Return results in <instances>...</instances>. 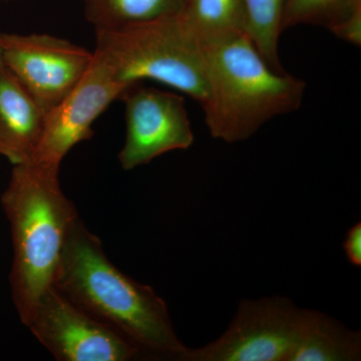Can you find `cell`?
<instances>
[{
  "label": "cell",
  "mask_w": 361,
  "mask_h": 361,
  "mask_svg": "<svg viewBox=\"0 0 361 361\" xmlns=\"http://www.w3.org/2000/svg\"><path fill=\"white\" fill-rule=\"evenodd\" d=\"M180 16L203 44L247 33L244 0H185Z\"/></svg>",
  "instance_id": "14"
},
{
  "label": "cell",
  "mask_w": 361,
  "mask_h": 361,
  "mask_svg": "<svg viewBox=\"0 0 361 361\" xmlns=\"http://www.w3.org/2000/svg\"><path fill=\"white\" fill-rule=\"evenodd\" d=\"M54 287L144 357L182 360L187 348L176 334L164 299L116 268L80 218L66 238Z\"/></svg>",
  "instance_id": "1"
},
{
  "label": "cell",
  "mask_w": 361,
  "mask_h": 361,
  "mask_svg": "<svg viewBox=\"0 0 361 361\" xmlns=\"http://www.w3.org/2000/svg\"><path fill=\"white\" fill-rule=\"evenodd\" d=\"M0 155L4 156V149L2 146L1 140H0Z\"/></svg>",
  "instance_id": "17"
},
{
  "label": "cell",
  "mask_w": 361,
  "mask_h": 361,
  "mask_svg": "<svg viewBox=\"0 0 361 361\" xmlns=\"http://www.w3.org/2000/svg\"><path fill=\"white\" fill-rule=\"evenodd\" d=\"M0 1H8V0H0Z\"/></svg>",
  "instance_id": "19"
},
{
  "label": "cell",
  "mask_w": 361,
  "mask_h": 361,
  "mask_svg": "<svg viewBox=\"0 0 361 361\" xmlns=\"http://www.w3.org/2000/svg\"><path fill=\"white\" fill-rule=\"evenodd\" d=\"M4 66V63H2L1 51H0V66Z\"/></svg>",
  "instance_id": "18"
},
{
  "label": "cell",
  "mask_w": 361,
  "mask_h": 361,
  "mask_svg": "<svg viewBox=\"0 0 361 361\" xmlns=\"http://www.w3.org/2000/svg\"><path fill=\"white\" fill-rule=\"evenodd\" d=\"M286 0H244L246 32L274 70L285 71L279 58V39Z\"/></svg>",
  "instance_id": "15"
},
{
  "label": "cell",
  "mask_w": 361,
  "mask_h": 361,
  "mask_svg": "<svg viewBox=\"0 0 361 361\" xmlns=\"http://www.w3.org/2000/svg\"><path fill=\"white\" fill-rule=\"evenodd\" d=\"M2 63L49 113L77 87L94 52L49 35L0 32Z\"/></svg>",
  "instance_id": "6"
},
{
  "label": "cell",
  "mask_w": 361,
  "mask_h": 361,
  "mask_svg": "<svg viewBox=\"0 0 361 361\" xmlns=\"http://www.w3.org/2000/svg\"><path fill=\"white\" fill-rule=\"evenodd\" d=\"M94 54L123 85L151 80L199 104L207 94L205 47L179 16L96 32Z\"/></svg>",
  "instance_id": "4"
},
{
  "label": "cell",
  "mask_w": 361,
  "mask_h": 361,
  "mask_svg": "<svg viewBox=\"0 0 361 361\" xmlns=\"http://www.w3.org/2000/svg\"><path fill=\"white\" fill-rule=\"evenodd\" d=\"M47 113L6 66H0V140L13 165L28 163L44 130Z\"/></svg>",
  "instance_id": "10"
},
{
  "label": "cell",
  "mask_w": 361,
  "mask_h": 361,
  "mask_svg": "<svg viewBox=\"0 0 361 361\" xmlns=\"http://www.w3.org/2000/svg\"><path fill=\"white\" fill-rule=\"evenodd\" d=\"M127 135L118 161L134 170L169 152L191 148L195 141L185 101L175 92L139 84L123 92Z\"/></svg>",
  "instance_id": "8"
},
{
  "label": "cell",
  "mask_w": 361,
  "mask_h": 361,
  "mask_svg": "<svg viewBox=\"0 0 361 361\" xmlns=\"http://www.w3.org/2000/svg\"><path fill=\"white\" fill-rule=\"evenodd\" d=\"M299 25L322 26L344 42L361 44V0H286L282 32Z\"/></svg>",
  "instance_id": "11"
},
{
  "label": "cell",
  "mask_w": 361,
  "mask_h": 361,
  "mask_svg": "<svg viewBox=\"0 0 361 361\" xmlns=\"http://www.w3.org/2000/svg\"><path fill=\"white\" fill-rule=\"evenodd\" d=\"M310 314L285 297L242 301L220 338L187 348L180 361H289Z\"/></svg>",
  "instance_id": "5"
},
{
  "label": "cell",
  "mask_w": 361,
  "mask_h": 361,
  "mask_svg": "<svg viewBox=\"0 0 361 361\" xmlns=\"http://www.w3.org/2000/svg\"><path fill=\"white\" fill-rule=\"evenodd\" d=\"M59 175L35 164H18L1 196L13 246L11 295L25 326L39 299L54 286L66 238L80 218Z\"/></svg>",
  "instance_id": "2"
},
{
  "label": "cell",
  "mask_w": 361,
  "mask_h": 361,
  "mask_svg": "<svg viewBox=\"0 0 361 361\" xmlns=\"http://www.w3.org/2000/svg\"><path fill=\"white\" fill-rule=\"evenodd\" d=\"M33 336L59 361H132L141 351L51 287L27 324Z\"/></svg>",
  "instance_id": "7"
},
{
  "label": "cell",
  "mask_w": 361,
  "mask_h": 361,
  "mask_svg": "<svg viewBox=\"0 0 361 361\" xmlns=\"http://www.w3.org/2000/svg\"><path fill=\"white\" fill-rule=\"evenodd\" d=\"M205 47V122L214 139L245 141L276 116L300 109L306 84L274 70L247 33Z\"/></svg>",
  "instance_id": "3"
},
{
  "label": "cell",
  "mask_w": 361,
  "mask_h": 361,
  "mask_svg": "<svg viewBox=\"0 0 361 361\" xmlns=\"http://www.w3.org/2000/svg\"><path fill=\"white\" fill-rule=\"evenodd\" d=\"M344 252L349 262L355 267L361 266V223H356L348 230L343 243Z\"/></svg>",
  "instance_id": "16"
},
{
  "label": "cell",
  "mask_w": 361,
  "mask_h": 361,
  "mask_svg": "<svg viewBox=\"0 0 361 361\" xmlns=\"http://www.w3.org/2000/svg\"><path fill=\"white\" fill-rule=\"evenodd\" d=\"M128 87L94 52V61L85 77L47 114L42 137L28 163L59 171L71 149L92 137L97 118Z\"/></svg>",
  "instance_id": "9"
},
{
  "label": "cell",
  "mask_w": 361,
  "mask_h": 361,
  "mask_svg": "<svg viewBox=\"0 0 361 361\" xmlns=\"http://www.w3.org/2000/svg\"><path fill=\"white\" fill-rule=\"evenodd\" d=\"M185 0H84L85 16L96 32L123 30L179 16Z\"/></svg>",
  "instance_id": "13"
},
{
  "label": "cell",
  "mask_w": 361,
  "mask_h": 361,
  "mask_svg": "<svg viewBox=\"0 0 361 361\" xmlns=\"http://www.w3.org/2000/svg\"><path fill=\"white\" fill-rule=\"evenodd\" d=\"M361 357L360 332L310 310L302 336L289 361H356Z\"/></svg>",
  "instance_id": "12"
}]
</instances>
